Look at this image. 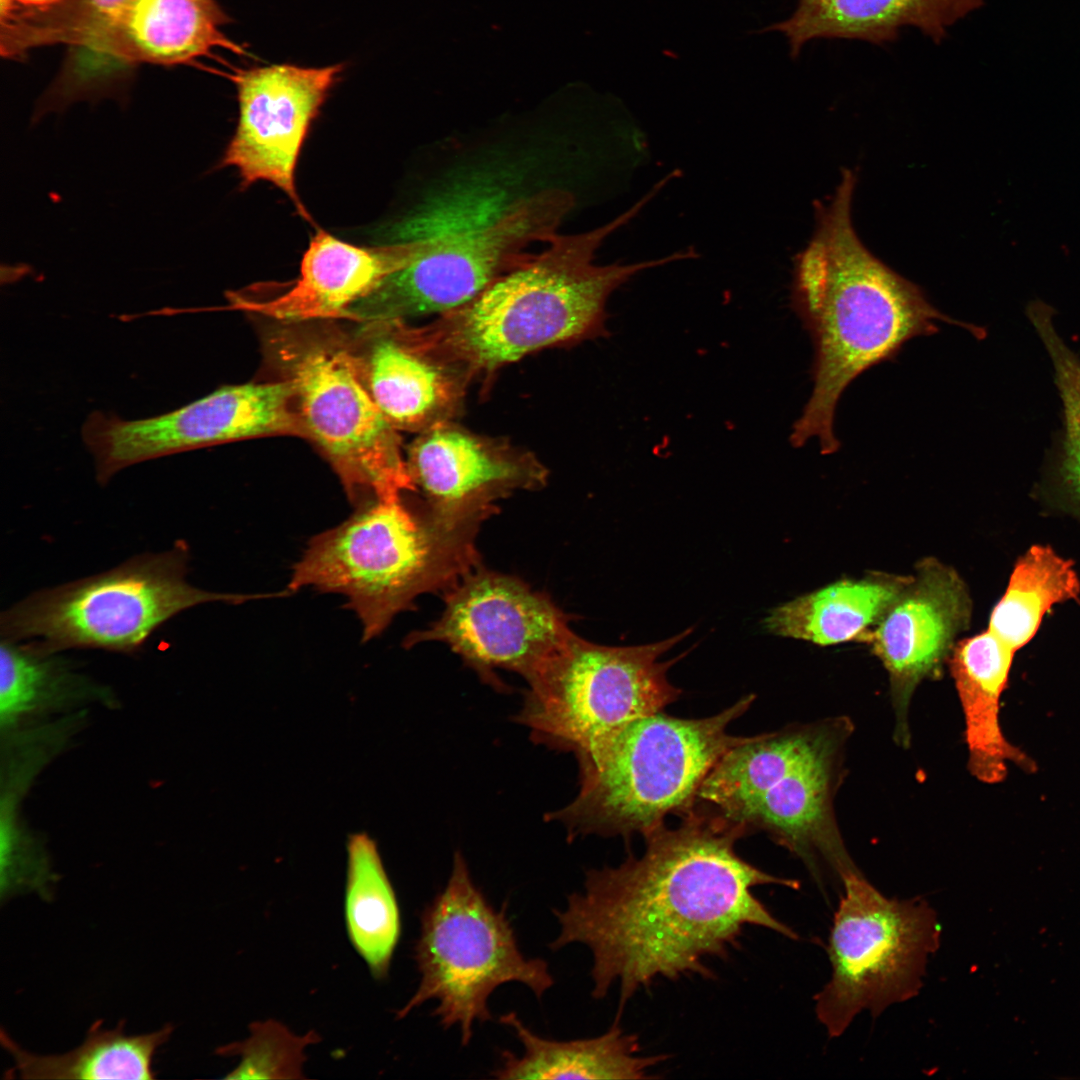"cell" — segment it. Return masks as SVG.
<instances>
[{
    "label": "cell",
    "instance_id": "cell-1",
    "mask_svg": "<svg viewBox=\"0 0 1080 1080\" xmlns=\"http://www.w3.org/2000/svg\"><path fill=\"white\" fill-rule=\"evenodd\" d=\"M674 828L644 837L640 857L586 872L583 892L554 910L560 933L551 950L586 945L592 953V995L617 985L620 1007L659 980L713 977L710 960L727 959L747 927L790 939L798 935L754 894L756 887L799 882L771 875L741 858L748 835L714 810L695 804Z\"/></svg>",
    "mask_w": 1080,
    "mask_h": 1080
},
{
    "label": "cell",
    "instance_id": "cell-2",
    "mask_svg": "<svg viewBox=\"0 0 1080 1080\" xmlns=\"http://www.w3.org/2000/svg\"><path fill=\"white\" fill-rule=\"evenodd\" d=\"M857 176L850 169L831 199L815 201L816 227L794 258L791 304L814 346L813 389L789 440L794 448L812 438L824 455L841 444L834 415L844 390L871 367L894 359L909 340L957 325L977 339L986 330L936 309L919 286L874 256L851 221Z\"/></svg>",
    "mask_w": 1080,
    "mask_h": 1080
},
{
    "label": "cell",
    "instance_id": "cell-3",
    "mask_svg": "<svg viewBox=\"0 0 1080 1080\" xmlns=\"http://www.w3.org/2000/svg\"><path fill=\"white\" fill-rule=\"evenodd\" d=\"M660 191L654 185L627 211L595 229L556 233L545 248L499 277L474 298L418 327L436 352L472 380L533 352L607 335L606 304L641 271L697 257L694 249L630 264L597 265L605 239L632 220Z\"/></svg>",
    "mask_w": 1080,
    "mask_h": 1080
},
{
    "label": "cell",
    "instance_id": "cell-4",
    "mask_svg": "<svg viewBox=\"0 0 1080 1080\" xmlns=\"http://www.w3.org/2000/svg\"><path fill=\"white\" fill-rule=\"evenodd\" d=\"M742 697L720 713L698 719L663 711L626 724L592 749L575 755L579 791L566 806L546 814L579 836L645 837L695 805L699 789L727 751L751 736L728 726L752 705Z\"/></svg>",
    "mask_w": 1080,
    "mask_h": 1080
},
{
    "label": "cell",
    "instance_id": "cell-5",
    "mask_svg": "<svg viewBox=\"0 0 1080 1080\" xmlns=\"http://www.w3.org/2000/svg\"><path fill=\"white\" fill-rule=\"evenodd\" d=\"M480 524L450 523L402 498L368 500L310 540L293 567L288 592L311 586L346 596L368 641L417 596L450 588L473 570Z\"/></svg>",
    "mask_w": 1080,
    "mask_h": 1080
},
{
    "label": "cell",
    "instance_id": "cell-6",
    "mask_svg": "<svg viewBox=\"0 0 1080 1080\" xmlns=\"http://www.w3.org/2000/svg\"><path fill=\"white\" fill-rule=\"evenodd\" d=\"M847 719L798 725L751 736L725 753L702 783L696 803L765 832L821 883L825 863L842 879L858 870L833 812Z\"/></svg>",
    "mask_w": 1080,
    "mask_h": 1080
},
{
    "label": "cell",
    "instance_id": "cell-7",
    "mask_svg": "<svg viewBox=\"0 0 1080 1080\" xmlns=\"http://www.w3.org/2000/svg\"><path fill=\"white\" fill-rule=\"evenodd\" d=\"M188 547L135 556L106 572L31 594L1 614L2 639L37 641L59 652H135L162 624L207 602L268 595L215 593L186 580Z\"/></svg>",
    "mask_w": 1080,
    "mask_h": 1080
},
{
    "label": "cell",
    "instance_id": "cell-8",
    "mask_svg": "<svg viewBox=\"0 0 1080 1080\" xmlns=\"http://www.w3.org/2000/svg\"><path fill=\"white\" fill-rule=\"evenodd\" d=\"M506 907L493 908L473 882L463 855L455 852L446 886L421 914L414 948L421 980L397 1019L436 1000L432 1014L444 1029L458 1025L465 1046L474 1022L492 1019L488 999L497 987L520 982L540 999L553 986L547 962L521 953Z\"/></svg>",
    "mask_w": 1080,
    "mask_h": 1080
},
{
    "label": "cell",
    "instance_id": "cell-9",
    "mask_svg": "<svg viewBox=\"0 0 1080 1080\" xmlns=\"http://www.w3.org/2000/svg\"><path fill=\"white\" fill-rule=\"evenodd\" d=\"M691 632L627 647L598 645L573 632L525 680L528 689L514 719L537 744L586 752L631 721L678 700L682 691L669 682L667 671L686 653L658 659Z\"/></svg>",
    "mask_w": 1080,
    "mask_h": 1080
},
{
    "label": "cell",
    "instance_id": "cell-10",
    "mask_svg": "<svg viewBox=\"0 0 1080 1080\" xmlns=\"http://www.w3.org/2000/svg\"><path fill=\"white\" fill-rule=\"evenodd\" d=\"M827 947L832 974L816 995V1015L830 1037L842 1035L855 1016L877 1017L916 996L940 924L928 902L887 898L859 871L846 874Z\"/></svg>",
    "mask_w": 1080,
    "mask_h": 1080
},
{
    "label": "cell",
    "instance_id": "cell-11",
    "mask_svg": "<svg viewBox=\"0 0 1080 1080\" xmlns=\"http://www.w3.org/2000/svg\"><path fill=\"white\" fill-rule=\"evenodd\" d=\"M573 206L568 191L546 189L485 226L441 236L434 249L386 277L344 317L380 326L458 308L523 263L532 245L546 243Z\"/></svg>",
    "mask_w": 1080,
    "mask_h": 1080
},
{
    "label": "cell",
    "instance_id": "cell-12",
    "mask_svg": "<svg viewBox=\"0 0 1080 1080\" xmlns=\"http://www.w3.org/2000/svg\"><path fill=\"white\" fill-rule=\"evenodd\" d=\"M279 352L307 437L324 452L351 501H394L415 491L398 430L369 392L361 362L316 342L287 344Z\"/></svg>",
    "mask_w": 1080,
    "mask_h": 1080
},
{
    "label": "cell",
    "instance_id": "cell-13",
    "mask_svg": "<svg viewBox=\"0 0 1080 1080\" xmlns=\"http://www.w3.org/2000/svg\"><path fill=\"white\" fill-rule=\"evenodd\" d=\"M293 383L223 386L209 395L159 416L123 420L94 412L82 427L93 455L98 482L143 461L249 437L286 434L307 437Z\"/></svg>",
    "mask_w": 1080,
    "mask_h": 1080
},
{
    "label": "cell",
    "instance_id": "cell-14",
    "mask_svg": "<svg viewBox=\"0 0 1080 1080\" xmlns=\"http://www.w3.org/2000/svg\"><path fill=\"white\" fill-rule=\"evenodd\" d=\"M438 621L411 633L410 647L422 641L446 643L479 677L497 690L504 669L525 680L573 633L569 618L545 594L521 580L478 569L449 588Z\"/></svg>",
    "mask_w": 1080,
    "mask_h": 1080
},
{
    "label": "cell",
    "instance_id": "cell-15",
    "mask_svg": "<svg viewBox=\"0 0 1080 1080\" xmlns=\"http://www.w3.org/2000/svg\"><path fill=\"white\" fill-rule=\"evenodd\" d=\"M342 64H273L237 70L238 124L218 167H233L242 186L266 181L282 190L308 219L295 185L302 146Z\"/></svg>",
    "mask_w": 1080,
    "mask_h": 1080
},
{
    "label": "cell",
    "instance_id": "cell-16",
    "mask_svg": "<svg viewBox=\"0 0 1080 1080\" xmlns=\"http://www.w3.org/2000/svg\"><path fill=\"white\" fill-rule=\"evenodd\" d=\"M406 462L426 507L454 524L481 523L496 512L497 500L543 488L548 478L532 452L454 421L419 432Z\"/></svg>",
    "mask_w": 1080,
    "mask_h": 1080
},
{
    "label": "cell",
    "instance_id": "cell-17",
    "mask_svg": "<svg viewBox=\"0 0 1080 1080\" xmlns=\"http://www.w3.org/2000/svg\"><path fill=\"white\" fill-rule=\"evenodd\" d=\"M971 612L968 588L959 574L927 558L872 630L867 644L888 672L899 744L910 742L907 714L915 689L942 672L957 635L969 626Z\"/></svg>",
    "mask_w": 1080,
    "mask_h": 1080
},
{
    "label": "cell",
    "instance_id": "cell-18",
    "mask_svg": "<svg viewBox=\"0 0 1080 1080\" xmlns=\"http://www.w3.org/2000/svg\"><path fill=\"white\" fill-rule=\"evenodd\" d=\"M441 236L361 247L319 230L303 254L300 275L285 292L266 300L231 293V303L282 321L344 317L386 277L434 249Z\"/></svg>",
    "mask_w": 1080,
    "mask_h": 1080
},
{
    "label": "cell",
    "instance_id": "cell-19",
    "mask_svg": "<svg viewBox=\"0 0 1080 1080\" xmlns=\"http://www.w3.org/2000/svg\"><path fill=\"white\" fill-rule=\"evenodd\" d=\"M361 362L373 399L397 430L421 432L461 412L467 371L429 346L405 322L386 325Z\"/></svg>",
    "mask_w": 1080,
    "mask_h": 1080
},
{
    "label": "cell",
    "instance_id": "cell-20",
    "mask_svg": "<svg viewBox=\"0 0 1080 1080\" xmlns=\"http://www.w3.org/2000/svg\"><path fill=\"white\" fill-rule=\"evenodd\" d=\"M227 22L215 0H130L106 48L104 76L109 89L120 94L124 75L139 63L186 64L216 48L245 54L223 33Z\"/></svg>",
    "mask_w": 1080,
    "mask_h": 1080
},
{
    "label": "cell",
    "instance_id": "cell-21",
    "mask_svg": "<svg viewBox=\"0 0 1080 1080\" xmlns=\"http://www.w3.org/2000/svg\"><path fill=\"white\" fill-rule=\"evenodd\" d=\"M983 5L984 0H798L787 19L760 31L782 33L792 59L815 39L861 40L882 46L896 41L900 29L907 26L940 44L951 26Z\"/></svg>",
    "mask_w": 1080,
    "mask_h": 1080
},
{
    "label": "cell",
    "instance_id": "cell-22",
    "mask_svg": "<svg viewBox=\"0 0 1080 1080\" xmlns=\"http://www.w3.org/2000/svg\"><path fill=\"white\" fill-rule=\"evenodd\" d=\"M947 662L964 714L970 773L997 784L1006 778L1009 764L1033 772L1034 761L1008 741L1000 724V700L1013 660L981 632L957 641Z\"/></svg>",
    "mask_w": 1080,
    "mask_h": 1080
},
{
    "label": "cell",
    "instance_id": "cell-23",
    "mask_svg": "<svg viewBox=\"0 0 1080 1080\" xmlns=\"http://www.w3.org/2000/svg\"><path fill=\"white\" fill-rule=\"evenodd\" d=\"M524 1048L521 1056L504 1050L492 1075L497 1079H649L667 1055H641L638 1037L626 1033L618 1018L604 1034L570 1041L542 1038L514 1012L500 1017Z\"/></svg>",
    "mask_w": 1080,
    "mask_h": 1080
},
{
    "label": "cell",
    "instance_id": "cell-24",
    "mask_svg": "<svg viewBox=\"0 0 1080 1080\" xmlns=\"http://www.w3.org/2000/svg\"><path fill=\"white\" fill-rule=\"evenodd\" d=\"M912 576L872 572L841 579L770 610L769 633L821 646L869 640L872 630Z\"/></svg>",
    "mask_w": 1080,
    "mask_h": 1080
},
{
    "label": "cell",
    "instance_id": "cell-25",
    "mask_svg": "<svg viewBox=\"0 0 1080 1080\" xmlns=\"http://www.w3.org/2000/svg\"><path fill=\"white\" fill-rule=\"evenodd\" d=\"M130 0H65L54 9L9 22L1 34L4 53L12 58L30 49L63 44L70 48L59 83L88 95L103 81L104 58L114 26Z\"/></svg>",
    "mask_w": 1080,
    "mask_h": 1080
},
{
    "label": "cell",
    "instance_id": "cell-26",
    "mask_svg": "<svg viewBox=\"0 0 1080 1080\" xmlns=\"http://www.w3.org/2000/svg\"><path fill=\"white\" fill-rule=\"evenodd\" d=\"M123 1026L108 1030L95 1022L79 1047L55 1055L29 1052L1 1031V1044L14 1061L8 1074L17 1072L22 1079H153V1057L173 1027L126 1035Z\"/></svg>",
    "mask_w": 1080,
    "mask_h": 1080
},
{
    "label": "cell",
    "instance_id": "cell-27",
    "mask_svg": "<svg viewBox=\"0 0 1080 1080\" xmlns=\"http://www.w3.org/2000/svg\"><path fill=\"white\" fill-rule=\"evenodd\" d=\"M345 921L371 974L386 977L401 933L400 911L377 844L363 832L347 841Z\"/></svg>",
    "mask_w": 1080,
    "mask_h": 1080
},
{
    "label": "cell",
    "instance_id": "cell-28",
    "mask_svg": "<svg viewBox=\"0 0 1080 1080\" xmlns=\"http://www.w3.org/2000/svg\"><path fill=\"white\" fill-rule=\"evenodd\" d=\"M1055 312L1040 308L1029 316L1052 364L1061 401V429L1048 452L1037 490L1051 505L1080 521V355L1062 338Z\"/></svg>",
    "mask_w": 1080,
    "mask_h": 1080
},
{
    "label": "cell",
    "instance_id": "cell-29",
    "mask_svg": "<svg viewBox=\"0 0 1080 1080\" xmlns=\"http://www.w3.org/2000/svg\"><path fill=\"white\" fill-rule=\"evenodd\" d=\"M0 720L11 728L44 705L62 697L79 680L65 662L37 641L2 639Z\"/></svg>",
    "mask_w": 1080,
    "mask_h": 1080
},
{
    "label": "cell",
    "instance_id": "cell-30",
    "mask_svg": "<svg viewBox=\"0 0 1080 1080\" xmlns=\"http://www.w3.org/2000/svg\"><path fill=\"white\" fill-rule=\"evenodd\" d=\"M250 1037L219 1047L221 1056H239L238 1066L225 1079H303L306 1046L320 1041L314 1031L304 1036L269 1019L249 1026Z\"/></svg>",
    "mask_w": 1080,
    "mask_h": 1080
},
{
    "label": "cell",
    "instance_id": "cell-31",
    "mask_svg": "<svg viewBox=\"0 0 1080 1080\" xmlns=\"http://www.w3.org/2000/svg\"><path fill=\"white\" fill-rule=\"evenodd\" d=\"M65 0H0L1 22L42 14L61 5Z\"/></svg>",
    "mask_w": 1080,
    "mask_h": 1080
}]
</instances>
